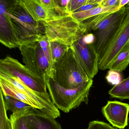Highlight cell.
Masks as SVG:
<instances>
[{
  "instance_id": "6da1fadb",
  "label": "cell",
  "mask_w": 129,
  "mask_h": 129,
  "mask_svg": "<svg viewBox=\"0 0 129 129\" xmlns=\"http://www.w3.org/2000/svg\"><path fill=\"white\" fill-rule=\"evenodd\" d=\"M6 13L20 46L37 42L40 36L45 34L43 23L33 19L20 0L10 2L7 7Z\"/></svg>"
},
{
  "instance_id": "7a4b0ae2",
  "label": "cell",
  "mask_w": 129,
  "mask_h": 129,
  "mask_svg": "<svg viewBox=\"0 0 129 129\" xmlns=\"http://www.w3.org/2000/svg\"><path fill=\"white\" fill-rule=\"evenodd\" d=\"M46 83L53 103L58 109L65 113L78 107L82 103L87 104L90 90L93 81L90 79L76 89L62 87L50 77L46 78Z\"/></svg>"
},
{
  "instance_id": "3957f363",
  "label": "cell",
  "mask_w": 129,
  "mask_h": 129,
  "mask_svg": "<svg viewBox=\"0 0 129 129\" xmlns=\"http://www.w3.org/2000/svg\"><path fill=\"white\" fill-rule=\"evenodd\" d=\"M52 78L68 89L78 88L90 79L82 68L70 47L64 56L54 63Z\"/></svg>"
},
{
  "instance_id": "277c9868",
  "label": "cell",
  "mask_w": 129,
  "mask_h": 129,
  "mask_svg": "<svg viewBox=\"0 0 129 129\" xmlns=\"http://www.w3.org/2000/svg\"><path fill=\"white\" fill-rule=\"evenodd\" d=\"M45 35L50 42L55 41L71 46L83 35L86 30L81 23L69 15L51 21H41Z\"/></svg>"
},
{
  "instance_id": "5b68a950",
  "label": "cell",
  "mask_w": 129,
  "mask_h": 129,
  "mask_svg": "<svg viewBox=\"0 0 129 129\" xmlns=\"http://www.w3.org/2000/svg\"><path fill=\"white\" fill-rule=\"evenodd\" d=\"M126 7L112 13L89 33L94 35V46L100 58L114 38L124 19Z\"/></svg>"
},
{
  "instance_id": "8992f818",
  "label": "cell",
  "mask_w": 129,
  "mask_h": 129,
  "mask_svg": "<svg viewBox=\"0 0 129 129\" xmlns=\"http://www.w3.org/2000/svg\"><path fill=\"white\" fill-rule=\"evenodd\" d=\"M0 70L20 80L34 91L47 93L46 78L35 74L17 59L9 56L0 60Z\"/></svg>"
},
{
  "instance_id": "52a82bcc",
  "label": "cell",
  "mask_w": 129,
  "mask_h": 129,
  "mask_svg": "<svg viewBox=\"0 0 129 129\" xmlns=\"http://www.w3.org/2000/svg\"><path fill=\"white\" fill-rule=\"evenodd\" d=\"M25 67L42 77H52V68L38 42L19 47Z\"/></svg>"
},
{
  "instance_id": "ba28073f",
  "label": "cell",
  "mask_w": 129,
  "mask_h": 129,
  "mask_svg": "<svg viewBox=\"0 0 129 129\" xmlns=\"http://www.w3.org/2000/svg\"><path fill=\"white\" fill-rule=\"evenodd\" d=\"M129 42V6L126 7L123 21L113 39L99 59V69L105 71L110 65L122 49Z\"/></svg>"
},
{
  "instance_id": "9c48e42d",
  "label": "cell",
  "mask_w": 129,
  "mask_h": 129,
  "mask_svg": "<svg viewBox=\"0 0 129 129\" xmlns=\"http://www.w3.org/2000/svg\"><path fill=\"white\" fill-rule=\"evenodd\" d=\"M82 37L70 47L87 75L92 79L99 70V58L93 44L86 43Z\"/></svg>"
},
{
  "instance_id": "30bf717a",
  "label": "cell",
  "mask_w": 129,
  "mask_h": 129,
  "mask_svg": "<svg viewBox=\"0 0 129 129\" xmlns=\"http://www.w3.org/2000/svg\"><path fill=\"white\" fill-rule=\"evenodd\" d=\"M102 112L113 126L123 129L128 125L129 104L109 101L103 107Z\"/></svg>"
},
{
  "instance_id": "8fae6325",
  "label": "cell",
  "mask_w": 129,
  "mask_h": 129,
  "mask_svg": "<svg viewBox=\"0 0 129 129\" xmlns=\"http://www.w3.org/2000/svg\"><path fill=\"white\" fill-rule=\"evenodd\" d=\"M7 1H0V42L9 49L19 48L20 44L6 13Z\"/></svg>"
},
{
  "instance_id": "7c38bea8",
  "label": "cell",
  "mask_w": 129,
  "mask_h": 129,
  "mask_svg": "<svg viewBox=\"0 0 129 129\" xmlns=\"http://www.w3.org/2000/svg\"><path fill=\"white\" fill-rule=\"evenodd\" d=\"M28 123L30 129H62L55 118L33 107L29 111Z\"/></svg>"
},
{
  "instance_id": "4fadbf2b",
  "label": "cell",
  "mask_w": 129,
  "mask_h": 129,
  "mask_svg": "<svg viewBox=\"0 0 129 129\" xmlns=\"http://www.w3.org/2000/svg\"><path fill=\"white\" fill-rule=\"evenodd\" d=\"M20 1L22 6L35 21L37 22L48 21V13L37 0Z\"/></svg>"
},
{
  "instance_id": "5bb4252c",
  "label": "cell",
  "mask_w": 129,
  "mask_h": 129,
  "mask_svg": "<svg viewBox=\"0 0 129 129\" xmlns=\"http://www.w3.org/2000/svg\"><path fill=\"white\" fill-rule=\"evenodd\" d=\"M0 86L4 95H9L30 105L33 107L39 109L38 106L30 99L27 97L16 87L9 82L0 78Z\"/></svg>"
},
{
  "instance_id": "9a60e30c",
  "label": "cell",
  "mask_w": 129,
  "mask_h": 129,
  "mask_svg": "<svg viewBox=\"0 0 129 129\" xmlns=\"http://www.w3.org/2000/svg\"><path fill=\"white\" fill-rule=\"evenodd\" d=\"M118 10H119L118 7L99 6L88 11L75 13H72L71 15L75 19L81 23L88 19L98 15L106 13L114 12Z\"/></svg>"
},
{
  "instance_id": "2e32d148",
  "label": "cell",
  "mask_w": 129,
  "mask_h": 129,
  "mask_svg": "<svg viewBox=\"0 0 129 129\" xmlns=\"http://www.w3.org/2000/svg\"><path fill=\"white\" fill-rule=\"evenodd\" d=\"M129 65V42L120 51L111 64L109 69L122 72Z\"/></svg>"
},
{
  "instance_id": "e0dca14e",
  "label": "cell",
  "mask_w": 129,
  "mask_h": 129,
  "mask_svg": "<svg viewBox=\"0 0 129 129\" xmlns=\"http://www.w3.org/2000/svg\"><path fill=\"white\" fill-rule=\"evenodd\" d=\"M31 108L14 112L10 115L12 129H30L28 117Z\"/></svg>"
},
{
  "instance_id": "ac0fdd59",
  "label": "cell",
  "mask_w": 129,
  "mask_h": 129,
  "mask_svg": "<svg viewBox=\"0 0 129 129\" xmlns=\"http://www.w3.org/2000/svg\"><path fill=\"white\" fill-rule=\"evenodd\" d=\"M112 98L121 100H129V77L114 86L109 92Z\"/></svg>"
},
{
  "instance_id": "d6986e66",
  "label": "cell",
  "mask_w": 129,
  "mask_h": 129,
  "mask_svg": "<svg viewBox=\"0 0 129 129\" xmlns=\"http://www.w3.org/2000/svg\"><path fill=\"white\" fill-rule=\"evenodd\" d=\"M4 98L6 109L7 111L10 110L13 113L32 107L21 100L10 96L4 95Z\"/></svg>"
},
{
  "instance_id": "ffe728a7",
  "label": "cell",
  "mask_w": 129,
  "mask_h": 129,
  "mask_svg": "<svg viewBox=\"0 0 129 129\" xmlns=\"http://www.w3.org/2000/svg\"><path fill=\"white\" fill-rule=\"evenodd\" d=\"M52 58L53 62L58 61L66 53L70 46L58 42H50Z\"/></svg>"
},
{
  "instance_id": "44dd1931",
  "label": "cell",
  "mask_w": 129,
  "mask_h": 129,
  "mask_svg": "<svg viewBox=\"0 0 129 129\" xmlns=\"http://www.w3.org/2000/svg\"><path fill=\"white\" fill-rule=\"evenodd\" d=\"M3 92L0 89V129H12L10 119L7 114Z\"/></svg>"
},
{
  "instance_id": "7402d4cb",
  "label": "cell",
  "mask_w": 129,
  "mask_h": 129,
  "mask_svg": "<svg viewBox=\"0 0 129 129\" xmlns=\"http://www.w3.org/2000/svg\"><path fill=\"white\" fill-rule=\"evenodd\" d=\"M38 42L40 45L53 69L54 62L52 58L50 41L45 35H43L40 36Z\"/></svg>"
},
{
  "instance_id": "603a6c76",
  "label": "cell",
  "mask_w": 129,
  "mask_h": 129,
  "mask_svg": "<svg viewBox=\"0 0 129 129\" xmlns=\"http://www.w3.org/2000/svg\"><path fill=\"white\" fill-rule=\"evenodd\" d=\"M106 79L109 83L114 86L118 84L122 81L120 73L111 70H109L108 71Z\"/></svg>"
},
{
  "instance_id": "cb8c5ba5",
  "label": "cell",
  "mask_w": 129,
  "mask_h": 129,
  "mask_svg": "<svg viewBox=\"0 0 129 129\" xmlns=\"http://www.w3.org/2000/svg\"><path fill=\"white\" fill-rule=\"evenodd\" d=\"M87 3V0H70L67 7V12L71 15Z\"/></svg>"
},
{
  "instance_id": "d4e9b609",
  "label": "cell",
  "mask_w": 129,
  "mask_h": 129,
  "mask_svg": "<svg viewBox=\"0 0 129 129\" xmlns=\"http://www.w3.org/2000/svg\"><path fill=\"white\" fill-rule=\"evenodd\" d=\"M86 129H116L103 121L94 120L89 123L88 127Z\"/></svg>"
},
{
  "instance_id": "484cf974",
  "label": "cell",
  "mask_w": 129,
  "mask_h": 129,
  "mask_svg": "<svg viewBox=\"0 0 129 129\" xmlns=\"http://www.w3.org/2000/svg\"><path fill=\"white\" fill-rule=\"evenodd\" d=\"M47 12L53 10L56 7L55 0H37Z\"/></svg>"
},
{
  "instance_id": "4316f807",
  "label": "cell",
  "mask_w": 129,
  "mask_h": 129,
  "mask_svg": "<svg viewBox=\"0 0 129 129\" xmlns=\"http://www.w3.org/2000/svg\"><path fill=\"white\" fill-rule=\"evenodd\" d=\"M120 0H103L102 6L108 7H118Z\"/></svg>"
},
{
  "instance_id": "83f0119b",
  "label": "cell",
  "mask_w": 129,
  "mask_h": 129,
  "mask_svg": "<svg viewBox=\"0 0 129 129\" xmlns=\"http://www.w3.org/2000/svg\"><path fill=\"white\" fill-rule=\"evenodd\" d=\"M100 6L98 4H86L85 5L81 7L80 8H79L77 10L75 13L80 12H84V11H88L90 10L93 8Z\"/></svg>"
},
{
  "instance_id": "f1b7e54d",
  "label": "cell",
  "mask_w": 129,
  "mask_h": 129,
  "mask_svg": "<svg viewBox=\"0 0 129 129\" xmlns=\"http://www.w3.org/2000/svg\"><path fill=\"white\" fill-rule=\"evenodd\" d=\"M83 40L87 44H94L95 37L94 35L91 33H88L83 35L82 37Z\"/></svg>"
},
{
  "instance_id": "f546056e",
  "label": "cell",
  "mask_w": 129,
  "mask_h": 129,
  "mask_svg": "<svg viewBox=\"0 0 129 129\" xmlns=\"http://www.w3.org/2000/svg\"><path fill=\"white\" fill-rule=\"evenodd\" d=\"M129 3V0H120V4L118 6V9L120 10L123 7H125L126 5L127 6Z\"/></svg>"
},
{
  "instance_id": "4dcf8cb0",
  "label": "cell",
  "mask_w": 129,
  "mask_h": 129,
  "mask_svg": "<svg viewBox=\"0 0 129 129\" xmlns=\"http://www.w3.org/2000/svg\"><path fill=\"white\" fill-rule=\"evenodd\" d=\"M127 129H129V118H128V125H127Z\"/></svg>"
}]
</instances>
